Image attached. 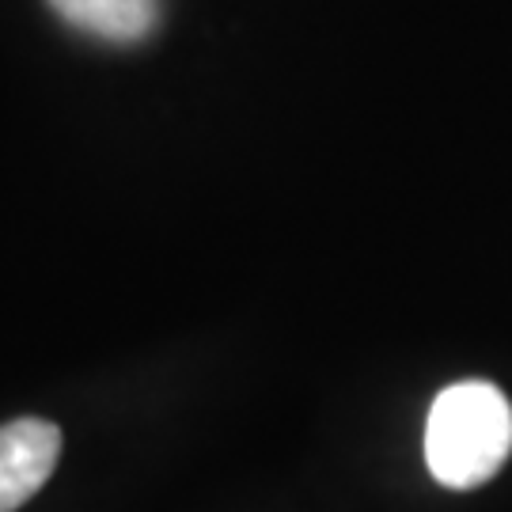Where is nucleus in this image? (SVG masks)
Masks as SVG:
<instances>
[{
  "label": "nucleus",
  "mask_w": 512,
  "mask_h": 512,
  "mask_svg": "<svg viewBox=\"0 0 512 512\" xmlns=\"http://www.w3.org/2000/svg\"><path fill=\"white\" fill-rule=\"evenodd\" d=\"M512 452V406L486 380L444 387L425 421V463L440 486L471 490L501 471Z\"/></svg>",
  "instance_id": "f257e3e1"
},
{
  "label": "nucleus",
  "mask_w": 512,
  "mask_h": 512,
  "mask_svg": "<svg viewBox=\"0 0 512 512\" xmlns=\"http://www.w3.org/2000/svg\"><path fill=\"white\" fill-rule=\"evenodd\" d=\"M61 456V429L46 418L0 425V512H16L46 486Z\"/></svg>",
  "instance_id": "f03ea898"
},
{
  "label": "nucleus",
  "mask_w": 512,
  "mask_h": 512,
  "mask_svg": "<svg viewBox=\"0 0 512 512\" xmlns=\"http://www.w3.org/2000/svg\"><path fill=\"white\" fill-rule=\"evenodd\" d=\"M80 35L107 46H137L164 19V0H46Z\"/></svg>",
  "instance_id": "7ed1b4c3"
}]
</instances>
